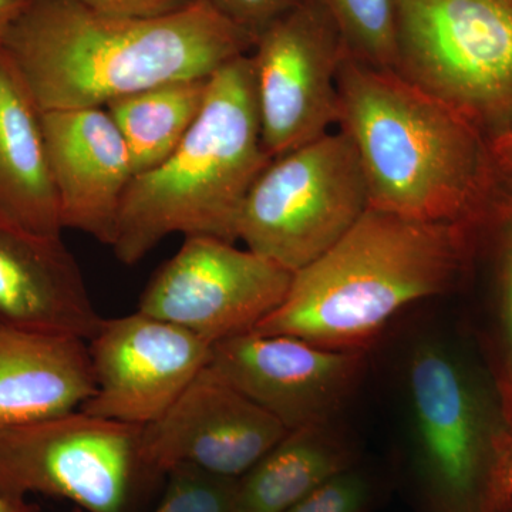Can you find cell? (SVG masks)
Returning <instances> with one entry per match:
<instances>
[{
	"instance_id": "603a6c76",
	"label": "cell",
	"mask_w": 512,
	"mask_h": 512,
	"mask_svg": "<svg viewBox=\"0 0 512 512\" xmlns=\"http://www.w3.org/2000/svg\"><path fill=\"white\" fill-rule=\"evenodd\" d=\"M370 487L362 474L343 470L285 512H365Z\"/></svg>"
},
{
	"instance_id": "44dd1931",
	"label": "cell",
	"mask_w": 512,
	"mask_h": 512,
	"mask_svg": "<svg viewBox=\"0 0 512 512\" xmlns=\"http://www.w3.org/2000/svg\"><path fill=\"white\" fill-rule=\"evenodd\" d=\"M335 23L346 50L360 62L397 67L400 0H315Z\"/></svg>"
},
{
	"instance_id": "d6986e66",
	"label": "cell",
	"mask_w": 512,
	"mask_h": 512,
	"mask_svg": "<svg viewBox=\"0 0 512 512\" xmlns=\"http://www.w3.org/2000/svg\"><path fill=\"white\" fill-rule=\"evenodd\" d=\"M210 77L160 84L104 107L126 141L134 177L164 163L184 140L200 116Z\"/></svg>"
},
{
	"instance_id": "f1b7e54d",
	"label": "cell",
	"mask_w": 512,
	"mask_h": 512,
	"mask_svg": "<svg viewBox=\"0 0 512 512\" xmlns=\"http://www.w3.org/2000/svg\"><path fill=\"white\" fill-rule=\"evenodd\" d=\"M505 134H507V136L510 137L512 140V127L510 128V131H508V133Z\"/></svg>"
},
{
	"instance_id": "cb8c5ba5",
	"label": "cell",
	"mask_w": 512,
	"mask_h": 512,
	"mask_svg": "<svg viewBox=\"0 0 512 512\" xmlns=\"http://www.w3.org/2000/svg\"><path fill=\"white\" fill-rule=\"evenodd\" d=\"M224 18L255 37L302 0H207Z\"/></svg>"
},
{
	"instance_id": "1f68e13d",
	"label": "cell",
	"mask_w": 512,
	"mask_h": 512,
	"mask_svg": "<svg viewBox=\"0 0 512 512\" xmlns=\"http://www.w3.org/2000/svg\"><path fill=\"white\" fill-rule=\"evenodd\" d=\"M0 323H2V322H0Z\"/></svg>"
},
{
	"instance_id": "277c9868",
	"label": "cell",
	"mask_w": 512,
	"mask_h": 512,
	"mask_svg": "<svg viewBox=\"0 0 512 512\" xmlns=\"http://www.w3.org/2000/svg\"><path fill=\"white\" fill-rule=\"evenodd\" d=\"M272 158L262 144L251 53L211 74L198 119L164 163L128 185L111 245L136 265L168 235L238 239L242 205Z\"/></svg>"
},
{
	"instance_id": "7402d4cb",
	"label": "cell",
	"mask_w": 512,
	"mask_h": 512,
	"mask_svg": "<svg viewBox=\"0 0 512 512\" xmlns=\"http://www.w3.org/2000/svg\"><path fill=\"white\" fill-rule=\"evenodd\" d=\"M163 498L154 512H237V478L180 464L167 473Z\"/></svg>"
},
{
	"instance_id": "8fae6325",
	"label": "cell",
	"mask_w": 512,
	"mask_h": 512,
	"mask_svg": "<svg viewBox=\"0 0 512 512\" xmlns=\"http://www.w3.org/2000/svg\"><path fill=\"white\" fill-rule=\"evenodd\" d=\"M87 345L96 392L80 410L143 427L177 402L212 355L190 330L140 311L103 319Z\"/></svg>"
},
{
	"instance_id": "484cf974",
	"label": "cell",
	"mask_w": 512,
	"mask_h": 512,
	"mask_svg": "<svg viewBox=\"0 0 512 512\" xmlns=\"http://www.w3.org/2000/svg\"><path fill=\"white\" fill-rule=\"evenodd\" d=\"M28 3L29 0H0V45L10 25L15 22Z\"/></svg>"
},
{
	"instance_id": "4fadbf2b",
	"label": "cell",
	"mask_w": 512,
	"mask_h": 512,
	"mask_svg": "<svg viewBox=\"0 0 512 512\" xmlns=\"http://www.w3.org/2000/svg\"><path fill=\"white\" fill-rule=\"evenodd\" d=\"M288 431L207 366L160 419L143 427L141 447L161 476L190 464L238 480Z\"/></svg>"
},
{
	"instance_id": "e0dca14e",
	"label": "cell",
	"mask_w": 512,
	"mask_h": 512,
	"mask_svg": "<svg viewBox=\"0 0 512 512\" xmlns=\"http://www.w3.org/2000/svg\"><path fill=\"white\" fill-rule=\"evenodd\" d=\"M0 218L39 237L60 238L59 200L42 111L0 47Z\"/></svg>"
},
{
	"instance_id": "ffe728a7",
	"label": "cell",
	"mask_w": 512,
	"mask_h": 512,
	"mask_svg": "<svg viewBox=\"0 0 512 512\" xmlns=\"http://www.w3.org/2000/svg\"><path fill=\"white\" fill-rule=\"evenodd\" d=\"M494 183L480 220L494 255L495 365L493 380L512 430V140L507 134L490 140Z\"/></svg>"
},
{
	"instance_id": "5bb4252c",
	"label": "cell",
	"mask_w": 512,
	"mask_h": 512,
	"mask_svg": "<svg viewBox=\"0 0 512 512\" xmlns=\"http://www.w3.org/2000/svg\"><path fill=\"white\" fill-rule=\"evenodd\" d=\"M42 126L63 229L111 247L134 178L119 128L104 107L42 111Z\"/></svg>"
},
{
	"instance_id": "6da1fadb",
	"label": "cell",
	"mask_w": 512,
	"mask_h": 512,
	"mask_svg": "<svg viewBox=\"0 0 512 512\" xmlns=\"http://www.w3.org/2000/svg\"><path fill=\"white\" fill-rule=\"evenodd\" d=\"M256 37L207 0L160 18L109 15L77 0H29L3 52L40 111L106 107L249 55Z\"/></svg>"
},
{
	"instance_id": "7a4b0ae2",
	"label": "cell",
	"mask_w": 512,
	"mask_h": 512,
	"mask_svg": "<svg viewBox=\"0 0 512 512\" xmlns=\"http://www.w3.org/2000/svg\"><path fill=\"white\" fill-rule=\"evenodd\" d=\"M339 130L359 158L369 208L473 228L494 183L490 138L404 79L350 56L338 72Z\"/></svg>"
},
{
	"instance_id": "2e32d148",
	"label": "cell",
	"mask_w": 512,
	"mask_h": 512,
	"mask_svg": "<svg viewBox=\"0 0 512 512\" xmlns=\"http://www.w3.org/2000/svg\"><path fill=\"white\" fill-rule=\"evenodd\" d=\"M94 392L87 340L0 323V431L76 412Z\"/></svg>"
},
{
	"instance_id": "52a82bcc",
	"label": "cell",
	"mask_w": 512,
	"mask_h": 512,
	"mask_svg": "<svg viewBox=\"0 0 512 512\" xmlns=\"http://www.w3.org/2000/svg\"><path fill=\"white\" fill-rule=\"evenodd\" d=\"M143 426L83 410L0 431V495L64 498L87 512H140L164 476L144 458Z\"/></svg>"
},
{
	"instance_id": "3957f363",
	"label": "cell",
	"mask_w": 512,
	"mask_h": 512,
	"mask_svg": "<svg viewBox=\"0 0 512 512\" xmlns=\"http://www.w3.org/2000/svg\"><path fill=\"white\" fill-rule=\"evenodd\" d=\"M473 238L468 225L369 208L332 248L293 274L284 302L252 332L365 352L397 313L454 285Z\"/></svg>"
},
{
	"instance_id": "30bf717a",
	"label": "cell",
	"mask_w": 512,
	"mask_h": 512,
	"mask_svg": "<svg viewBox=\"0 0 512 512\" xmlns=\"http://www.w3.org/2000/svg\"><path fill=\"white\" fill-rule=\"evenodd\" d=\"M293 272L215 237H185L141 293L138 311L214 346L252 332L284 302Z\"/></svg>"
},
{
	"instance_id": "9c48e42d",
	"label": "cell",
	"mask_w": 512,
	"mask_h": 512,
	"mask_svg": "<svg viewBox=\"0 0 512 512\" xmlns=\"http://www.w3.org/2000/svg\"><path fill=\"white\" fill-rule=\"evenodd\" d=\"M345 55L338 28L315 0H302L256 37L251 59L269 157L306 146L338 124Z\"/></svg>"
},
{
	"instance_id": "5b68a950",
	"label": "cell",
	"mask_w": 512,
	"mask_h": 512,
	"mask_svg": "<svg viewBox=\"0 0 512 512\" xmlns=\"http://www.w3.org/2000/svg\"><path fill=\"white\" fill-rule=\"evenodd\" d=\"M417 473L431 512H505L511 426L493 377L439 340L414 348L407 372Z\"/></svg>"
},
{
	"instance_id": "f546056e",
	"label": "cell",
	"mask_w": 512,
	"mask_h": 512,
	"mask_svg": "<svg viewBox=\"0 0 512 512\" xmlns=\"http://www.w3.org/2000/svg\"><path fill=\"white\" fill-rule=\"evenodd\" d=\"M508 512H512V500H511V504H510V511Z\"/></svg>"
},
{
	"instance_id": "7c38bea8",
	"label": "cell",
	"mask_w": 512,
	"mask_h": 512,
	"mask_svg": "<svg viewBox=\"0 0 512 512\" xmlns=\"http://www.w3.org/2000/svg\"><path fill=\"white\" fill-rule=\"evenodd\" d=\"M363 353L248 332L215 343L208 366L291 431L328 426L362 375Z\"/></svg>"
},
{
	"instance_id": "83f0119b",
	"label": "cell",
	"mask_w": 512,
	"mask_h": 512,
	"mask_svg": "<svg viewBox=\"0 0 512 512\" xmlns=\"http://www.w3.org/2000/svg\"><path fill=\"white\" fill-rule=\"evenodd\" d=\"M0 512H42L37 505L26 500H12V498L0 495Z\"/></svg>"
},
{
	"instance_id": "ac0fdd59",
	"label": "cell",
	"mask_w": 512,
	"mask_h": 512,
	"mask_svg": "<svg viewBox=\"0 0 512 512\" xmlns=\"http://www.w3.org/2000/svg\"><path fill=\"white\" fill-rule=\"evenodd\" d=\"M348 468V450L330 433L329 424L288 431L238 478L237 512H285Z\"/></svg>"
},
{
	"instance_id": "8992f818",
	"label": "cell",
	"mask_w": 512,
	"mask_h": 512,
	"mask_svg": "<svg viewBox=\"0 0 512 512\" xmlns=\"http://www.w3.org/2000/svg\"><path fill=\"white\" fill-rule=\"evenodd\" d=\"M396 72L485 137L512 127V0H400Z\"/></svg>"
},
{
	"instance_id": "4dcf8cb0",
	"label": "cell",
	"mask_w": 512,
	"mask_h": 512,
	"mask_svg": "<svg viewBox=\"0 0 512 512\" xmlns=\"http://www.w3.org/2000/svg\"><path fill=\"white\" fill-rule=\"evenodd\" d=\"M74 512H82V511H80V510H77V511H74Z\"/></svg>"
},
{
	"instance_id": "d4e9b609",
	"label": "cell",
	"mask_w": 512,
	"mask_h": 512,
	"mask_svg": "<svg viewBox=\"0 0 512 512\" xmlns=\"http://www.w3.org/2000/svg\"><path fill=\"white\" fill-rule=\"evenodd\" d=\"M99 12L126 18H160L180 12L195 0H77Z\"/></svg>"
},
{
	"instance_id": "4316f807",
	"label": "cell",
	"mask_w": 512,
	"mask_h": 512,
	"mask_svg": "<svg viewBox=\"0 0 512 512\" xmlns=\"http://www.w3.org/2000/svg\"><path fill=\"white\" fill-rule=\"evenodd\" d=\"M501 498H503L505 511H510V504L512 500V430L507 460H505L503 481H501Z\"/></svg>"
},
{
	"instance_id": "ba28073f",
	"label": "cell",
	"mask_w": 512,
	"mask_h": 512,
	"mask_svg": "<svg viewBox=\"0 0 512 512\" xmlns=\"http://www.w3.org/2000/svg\"><path fill=\"white\" fill-rule=\"evenodd\" d=\"M367 210L365 175L352 141L339 130L272 158L242 205L238 239L295 274Z\"/></svg>"
},
{
	"instance_id": "9a60e30c",
	"label": "cell",
	"mask_w": 512,
	"mask_h": 512,
	"mask_svg": "<svg viewBox=\"0 0 512 512\" xmlns=\"http://www.w3.org/2000/svg\"><path fill=\"white\" fill-rule=\"evenodd\" d=\"M0 322L89 342L103 318L62 238L39 237L0 218Z\"/></svg>"
}]
</instances>
